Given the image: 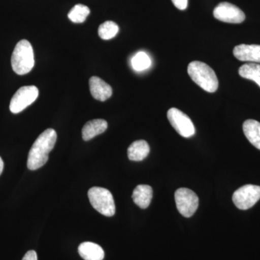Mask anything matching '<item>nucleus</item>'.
<instances>
[{
  "label": "nucleus",
  "mask_w": 260,
  "mask_h": 260,
  "mask_svg": "<svg viewBox=\"0 0 260 260\" xmlns=\"http://www.w3.org/2000/svg\"><path fill=\"white\" fill-rule=\"evenodd\" d=\"M90 93L94 99L100 102H105L112 96V88L109 84L99 77L93 76L89 80Z\"/></svg>",
  "instance_id": "nucleus-11"
},
{
  "label": "nucleus",
  "mask_w": 260,
  "mask_h": 260,
  "mask_svg": "<svg viewBox=\"0 0 260 260\" xmlns=\"http://www.w3.org/2000/svg\"><path fill=\"white\" fill-rule=\"evenodd\" d=\"M80 256L85 260H103L104 251L102 246L93 242H83L78 247Z\"/></svg>",
  "instance_id": "nucleus-12"
},
{
  "label": "nucleus",
  "mask_w": 260,
  "mask_h": 260,
  "mask_svg": "<svg viewBox=\"0 0 260 260\" xmlns=\"http://www.w3.org/2000/svg\"><path fill=\"white\" fill-rule=\"evenodd\" d=\"M178 211L186 218H190L198 210L199 198L194 191L187 188H180L175 192Z\"/></svg>",
  "instance_id": "nucleus-5"
},
{
  "label": "nucleus",
  "mask_w": 260,
  "mask_h": 260,
  "mask_svg": "<svg viewBox=\"0 0 260 260\" xmlns=\"http://www.w3.org/2000/svg\"><path fill=\"white\" fill-rule=\"evenodd\" d=\"M90 9L85 5H75L68 13V18L75 23H83L90 14Z\"/></svg>",
  "instance_id": "nucleus-18"
},
{
  "label": "nucleus",
  "mask_w": 260,
  "mask_h": 260,
  "mask_svg": "<svg viewBox=\"0 0 260 260\" xmlns=\"http://www.w3.org/2000/svg\"><path fill=\"white\" fill-rule=\"evenodd\" d=\"M239 74L242 78L253 80L260 87V64L248 63L242 65L239 68Z\"/></svg>",
  "instance_id": "nucleus-17"
},
{
  "label": "nucleus",
  "mask_w": 260,
  "mask_h": 260,
  "mask_svg": "<svg viewBox=\"0 0 260 260\" xmlns=\"http://www.w3.org/2000/svg\"><path fill=\"white\" fill-rule=\"evenodd\" d=\"M88 195L90 204L99 213L107 217H112L115 214V203L110 191L94 186L89 189Z\"/></svg>",
  "instance_id": "nucleus-4"
},
{
  "label": "nucleus",
  "mask_w": 260,
  "mask_h": 260,
  "mask_svg": "<svg viewBox=\"0 0 260 260\" xmlns=\"http://www.w3.org/2000/svg\"><path fill=\"white\" fill-rule=\"evenodd\" d=\"M172 1L177 9L184 10L187 8L188 0H172Z\"/></svg>",
  "instance_id": "nucleus-21"
},
{
  "label": "nucleus",
  "mask_w": 260,
  "mask_h": 260,
  "mask_svg": "<svg viewBox=\"0 0 260 260\" xmlns=\"http://www.w3.org/2000/svg\"><path fill=\"white\" fill-rule=\"evenodd\" d=\"M232 199L239 209H249L260 200V186L253 184L243 186L235 191Z\"/></svg>",
  "instance_id": "nucleus-6"
},
{
  "label": "nucleus",
  "mask_w": 260,
  "mask_h": 260,
  "mask_svg": "<svg viewBox=\"0 0 260 260\" xmlns=\"http://www.w3.org/2000/svg\"><path fill=\"white\" fill-rule=\"evenodd\" d=\"M243 131L251 144L260 150V122L248 119L243 124Z\"/></svg>",
  "instance_id": "nucleus-16"
},
{
  "label": "nucleus",
  "mask_w": 260,
  "mask_h": 260,
  "mask_svg": "<svg viewBox=\"0 0 260 260\" xmlns=\"http://www.w3.org/2000/svg\"><path fill=\"white\" fill-rule=\"evenodd\" d=\"M108 123L104 119H93L89 121L82 129V136L85 141L93 139L97 135L102 134L107 130Z\"/></svg>",
  "instance_id": "nucleus-13"
},
{
  "label": "nucleus",
  "mask_w": 260,
  "mask_h": 260,
  "mask_svg": "<svg viewBox=\"0 0 260 260\" xmlns=\"http://www.w3.org/2000/svg\"><path fill=\"white\" fill-rule=\"evenodd\" d=\"M150 153V146L145 140H137L129 145L127 150L128 158L133 161H141Z\"/></svg>",
  "instance_id": "nucleus-15"
},
{
  "label": "nucleus",
  "mask_w": 260,
  "mask_h": 260,
  "mask_svg": "<svg viewBox=\"0 0 260 260\" xmlns=\"http://www.w3.org/2000/svg\"><path fill=\"white\" fill-rule=\"evenodd\" d=\"M167 118L178 134L184 138H189L195 134L194 124L184 112L176 108H172L167 112Z\"/></svg>",
  "instance_id": "nucleus-8"
},
{
  "label": "nucleus",
  "mask_w": 260,
  "mask_h": 260,
  "mask_svg": "<svg viewBox=\"0 0 260 260\" xmlns=\"http://www.w3.org/2000/svg\"><path fill=\"white\" fill-rule=\"evenodd\" d=\"M217 20L224 23H241L245 20V14L240 8L229 3H221L213 10Z\"/></svg>",
  "instance_id": "nucleus-9"
},
{
  "label": "nucleus",
  "mask_w": 260,
  "mask_h": 260,
  "mask_svg": "<svg viewBox=\"0 0 260 260\" xmlns=\"http://www.w3.org/2000/svg\"><path fill=\"white\" fill-rule=\"evenodd\" d=\"M132 66L138 72L148 69L151 65V59L144 51L137 53L132 59Z\"/></svg>",
  "instance_id": "nucleus-19"
},
{
  "label": "nucleus",
  "mask_w": 260,
  "mask_h": 260,
  "mask_svg": "<svg viewBox=\"0 0 260 260\" xmlns=\"http://www.w3.org/2000/svg\"><path fill=\"white\" fill-rule=\"evenodd\" d=\"M3 169H4V162H3V159L0 157V175L3 172Z\"/></svg>",
  "instance_id": "nucleus-23"
},
{
  "label": "nucleus",
  "mask_w": 260,
  "mask_h": 260,
  "mask_svg": "<svg viewBox=\"0 0 260 260\" xmlns=\"http://www.w3.org/2000/svg\"><path fill=\"white\" fill-rule=\"evenodd\" d=\"M13 71L19 75L28 74L35 64L34 50L28 41H20L15 46L11 58Z\"/></svg>",
  "instance_id": "nucleus-3"
},
{
  "label": "nucleus",
  "mask_w": 260,
  "mask_h": 260,
  "mask_svg": "<svg viewBox=\"0 0 260 260\" xmlns=\"http://www.w3.org/2000/svg\"><path fill=\"white\" fill-rule=\"evenodd\" d=\"M39 96V89L34 85L23 86L17 90L10 101V110L13 114L23 112L25 108L31 105Z\"/></svg>",
  "instance_id": "nucleus-7"
},
{
  "label": "nucleus",
  "mask_w": 260,
  "mask_h": 260,
  "mask_svg": "<svg viewBox=\"0 0 260 260\" xmlns=\"http://www.w3.org/2000/svg\"><path fill=\"white\" fill-rule=\"evenodd\" d=\"M22 260H38L37 252L34 250L28 251Z\"/></svg>",
  "instance_id": "nucleus-22"
},
{
  "label": "nucleus",
  "mask_w": 260,
  "mask_h": 260,
  "mask_svg": "<svg viewBox=\"0 0 260 260\" xmlns=\"http://www.w3.org/2000/svg\"><path fill=\"white\" fill-rule=\"evenodd\" d=\"M57 135L55 130L47 129L38 137L29 151L27 166L30 170L35 171L45 165L49 153L56 144Z\"/></svg>",
  "instance_id": "nucleus-1"
},
{
  "label": "nucleus",
  "mask_w": 260,
  "mask_h": 260,
  "mask_svg": "<svg viewBox=\"0 0 260 260\" xmlns=\"http://www.w3.org/2000/svg\"><path fill=\"white\" fill-rule=\"evenodd\" d=\"M188 74L197 85L208 93H214L218 88V80L214 70L204 62L191 61L188 65Z\"/></svg>",
  "instance_id": "nucleus-2"
},
{
  "label": "nucleus",
  "mask_w": 260,
  "mask_h": 260,
  "mask_svg": "<svg viewBox=\"0 0 260 260\" xmlns=\"http://www.w3.org/2000/svg\"><path fill=\"white\" fill-rule=\"evenodd\" d=\"M99 35L104 40H109L116 37L119 32V26L113 21H106L99 28Z\"/></svg>",
  "instance_id": "nucleus-20"
},
{
  "label": "nucleus",
  "mask_w": 260,
  "mask_h": 260,
  "mask_svg": "<svg viewBox=\"0 0 260 260\" xmlns=\"http://www.w3.org/2000/svg\"><path fill=\"white\" fill-rule=\"evenodd\" d=\"M153 198V189L146 184H140L134 189L133 200L135 204L142 209L148 208Z\"/></svg>",
  "instance_id": "nucleus-14"
},
{
  "label": "nucleus",
  "mask_w": 260,
  "mask_h": 260,
  "mask_svg": "<svg viewBox=\"0 0 260 260\" xmlns=\"http://www.w3.org/2000/svg\"><path fill=\"white\" fill-rule=\"evenodd\" d=\"M233 53L239 60L260 63V45L240 44L234 48Z\"/></svg>",
  "instance_id": "nucleus-10"
}]
</instances>
